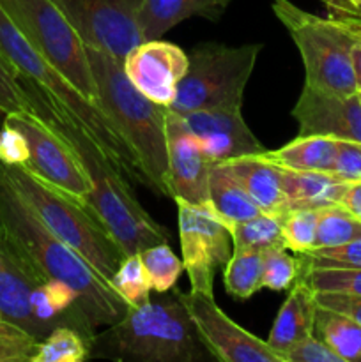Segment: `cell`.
I'll list each match as a JSON object with an SVG mask.
<instances>
[{"instance_id": "1", "label": "cell", "mask_w": 361, "mask_h": 362, "mask_svg": "<svg viewBox=\"0 0 361 362\" xmlns=\"http://www.w3.org/2000/svg\"><path fill=\"white\" fill-rule=\"evenodd\" d=\"M0 237L39 281H62L76 292V308L92 329L126 315L130 304L69 244L53 235L0 173Z\"/></svg>"}, {"instance_id": "2", "label": "cell", "mask_w": 361, "mask_h": 362, "mask_svg": "<svg viewBox=\"0 0 361 362\" xmlns=\"http://www.w3.org/2000/svg\"><path fill=\"white\" fill-rule=\"evenodd\" d=\"M25 80V78H21ZM34 112L66 140L92 184L87 207L98 214L124 255H140L147 247L168 243L170 232L156 223L134 197L126 177L101 145L52 98L25 80Z\"/></svg>"}, {"instance_id": "3", "label": "cell", "mask_w": 361, "mask_h": 362, "mask_svg": "<svg viewBox=\"0 0 361 362\" xmlns=\"http://www.w3.org/2000/svg\"><path fill=\"white\" fill-rule=\"evenodd\" d=\"M98 103L133 151L147 186L170 197L166 113L168 106L145 98L127 80L122 62L108 53L87 46Z\"/></svg>"}, {"instance_id": "4", "label": "cell", "mask_w": 361, "mask_h": 362, "mask_svg": "<svg viewBox=\"0 0 361 362\" xmlns=\"http://www.w3.org/2000/svg\"><path fill=\"white\" fill-rule=\"evenodd\" d=\"M0 52L16 67L20 78L34 83L39 90L62 106L81 127L91 133V136L101 145L103 151L108 154L113 165L122 172L126 179L138 180L147 186V180L138 166L133 151L108 115L103 112L101 106L85 98L62 73H59L48 60L42 59L25 39V35L18 30L11 18L4 13L2 7H0Z\"/></svg>"}, {"instance_id": "5", "label": "cell", "mask_w": 361, "mask_h": 362, "mask_svg": "<svg viewBox=\"0 0 361 362\" xmlns=\"http://www.w3.org/2000/svg\"><path fill=\"white\" fill-rule=\"evenodd\" d=\"M0 173L27 202L42 225L78 251L110 283L126 255L98 214L78 198L50 186L25 166H9L0 161Z\"/></svg>"}, {"instance_id": "6", "label": "cell", "mask_w": 361, "mask_h": 362, "mask_svg": "<svg viewBox=\"0 0 361 362\" xmlns=\"http://www.w3.org/2000/svg\"><path fill=\"white\" fill-rule=\"evenodd\" d=\"M110 334L120 356L144 362H193L205 349L176 292L130 306Z\"/></svg>"}, {"instance_id": "7", "label": "cell", "mask_w": 361, "mask_h": 362, "mask_svg": "<svg viewBox=\"0 0 361 362\" xmlns=\"http://www.w3.org/2000/svg\"><path fill=\"white\" fill-rule=\"evenodd\" d=\"M273 13L289 30L304 66V85L340 95L357 94L354 39L331 18L306 13L290 0H273Z\"/></svg>"}, {"instance_id": "8", "label": "cell", "mask_w": 361, "mask_h": 362, "mask_svg": "<svg viewBox=\"0 0 361 362\" xmlns=\"http://www.w3.org/2000/svg\"><path fill=\"white\" fill-rule=\"evenodd\" d=\"M264 48L262 42L225 46L205 42L191 49L190 66L168 110L184 115L209 108H241L244 88Z\"/></svg>"}, {"instance_id": "9", "label": "cell", "mask_w": 361, "mask_h": 362, "mask_svg": "<svg viewBox=\"0 0 361 362\" xmlns=\"http://www.w3.org/2000/svg\"><path fill=\"white\" fill-rule=\"evenodd\" d=\"M0 7L42 59L99 105L87 46L52 0H0Z\"/></svg>"}, {"instance_id": "10", "label": "cell", "mask_w": 361, "mask_h": 362, "mask_svg": "<svg viewBox=\"0 0 361 362\" xmlns=\"http://www.w3.org/2000/svg\"><path fill=\"white\" fill-rule=\"evenodd\" d=\"M180 253L193 292L214 296V276L232 257V239L214 209L176 202Z\"/></svg>"}, {"instance_id": "11", "label": "cell", "mask_w": 361, "mask_h": 362, "mask_svg": "<svg viewBox=\"0 0 361 362\" xmlns=\"http://www.w3.org/2000/svg\"><path fill=\"white\" fill-rule=\"evenodd\" d=\"M85 46L122 62L142 39L138 14L144 0H52Z\"/></svg>"}, {"instance_id": "12", "label": "cell", "mask_w": 361, "mask_h": 362, "mask_svg": "<svg viewBox=\"0 0 361 362\" xmlns=\"http://www.w3.org/2000/svg\"><path fill=\"white\" fill-rule=\"evenodd\" d=\"M6 122L20 129L27 138L30 156L25 168L50 186L85 204L92 191V184L66 140L59 136L35 112L6 115Z\"/></svg>"}, {"instance_id": "13", "label": "cell", "mask_w": 361, "mask_h": 362, "mask_svg": "<svg viewBox=\"0 0 361 362\" xmlns=\"http://www.w3.org/2000/svg\"><path fill=\"white\" fill-rule=\"evenodd\" d=\"M176 296L186 308L191 322L204 343L205 350L223 362H285L276 354L268 341L257 338L250 331L241 327L222 308L216 304L214 296L202 292Z\"/></svg>"}, {"instance_id": "14", "label": "cell", "mask_w": 361, "mask_h": 362, "mask_svg": "<svg viewBox=\"0 0 361 362\" xmlns=\"http://www.w3.org/2000/svg\"><path fill=\"white\" fill-rule=\"evenodd\" d=\"M170 198L198 207H211L209 175L212 163L205 158L193 131L179 113H166Z\"/></svg>"}, {"instance_id": "15", "label": "cell", "mask_w": 361, "mask_h": 362, "mask_svg": "<svg viewBox=\"0 0 361 362\" xmlns=\"http://www.w3.org/2000/svg\"><path fill=\"white\" fill-rule=\"evenodd\" d=\"M190 59L183 48L161 39L142 41L122 60L124 73L134 88L158 105L170 106Z\"/></svg>"}, {"instance_id": "16", "label": "cell", "mask_w": 361, "mask_h": 362, "mask_svg": "<svg viewBox=\"0 0 361 362\" xmlns=\"http://www.w3.org/2000/svg\"><path fill=\"white\" fill-rule=\"evenodd\" d=\"M297 134L361 141L360 95H340L304 85L292 108Z\"/></svg>"}, {"instance_id": "17", "label": "cell", "mask_w": 361, "mask_h": 362, "mask_svg": "<svg viewBox=\"0 0 361 362\" xmlns=\"http://www.w3.org/2000/svg\"><path fill=\"white\" fill-rule=\"evenodd\" d=\"M180 117L193 131L202 152L212 165L264 151V145L244 122L241 108L237 106L197 110Z\"/></svg>"}, {"instance_id": "18", "label": "cell", "mask_w": 361, "mask_h": 362, "mask_svg": "<svg viewBox=\"0 0 361 362\" xmlns=\"http://www.w3.org/2000/svg\"><path fill=\"white\" fill-rule=\"evenodd\" d=\"M39 281L34 272L0 237V315L2 320L42 341L46 331L35 320L30 308L32 290Z\"/></svg>"}, {"instance_id": "19", "label": "cell", "mask_w": 361, "mask_h": 362, "mask_svg": "<svg viewBox=\"0 0 361 362\" xmlns=\"http://www.w3.org/2000/svg\"><path fill=\"white\" fill-rule=\"evenodd\" d=\"M216 165H222L246 189V193L257 202L262 212L283 216L289 211L285 193H283L282 168L262 161L255 156L229 159Z\"/></svg>"}, {"instance_id": "20", "label": "cell", "mask_w": 361, "mask_h": 362, "mask_svg": "<svg viewBox=\"0 0 361 362\" xmlns=\"http://www.w3.org/2000/svg\"><path fill=\"white\" fill-rule=\"evenodd\" d=\"M315 313H317V303H315L314 290L299 278L290 286L289 297L276 315L275 324L269 332L268 345L285 361V352L290 346L314 334Z\"/></svg>"}, {"instance_id": "21", "label": "cell", "mask_w": 361, "mask_h": 362, "mask_svg": "<svg viewBox=\"0 0 361 362\" xmlns=\"http://www.w3.org/2000/svg\"><path fill=\"white\" fill-rule=\"evenodd\" d=\"M230 0H144L138 14L142 39H159L165 32L191 16L218 20Z\"/></svg>"}, {"instance_id": "22", "label": "cell", "mask_w": 361, "mask_h": 362, "mask_svg": "<svg viewBox=\"0 0 361 362\" xmlns=\"http://www.w3.org/2000/svg\"><path fill=\"white\" fill-rule=\"evenodd\" d=\"M338 151V140L331 136H303L297 134L292 141L276 151L264 148L255 158L296 172H333Z\"/></svg>"}, {"instance_id": "23", "label": "cell", "mask_w": 361, "mask_h": 362, "mask_svg": "<svg viewBox=\"0 0 361 362\" xmlns=\"http://www.w3.org/2000/svg\"><path fill=\"white\" fill-rule=\"evenodd\" d=\"M283 193L290 209H322L338 205L349 184L331 172L282 170Z\"/></svg>"}, {"instance_id": "24", "label": "cell", "mask_w": 361, "mask_h": 362, "mask_svg": "<svg viewBox=\"0 0 361 362\" xmlns=\"http://www.w3.org/2000/svg\"><path fill=\"white\" fill-rule=\"evenodd\" d=\"M209 197H211V207L223 219L225 226L262 214V209L258 207L257 202L222 165L211 166Z\"/></svg>"}, {"instance_id": "25", "label": "cell", "mask_w": 361, "mask_h": 362, "mask_svg": "<svg viewBox=\"0 0 361 362\" xmlns=\"http://www.w3.org/2000/svg\"><path fill=\"white\" fill-rule=\"evenodd\" d=\"M314 334L343 362H361V325L357 322L317 306Z\"/></svg>"}, {"instance_id": "26", "label": "cell", "mask_w": 361, "mask_h": 362, "mask_svg": "<svg viewBox=\"0 0 361 362\" xmlns=\"http://www.w3.org/2000/svg\"><path fill=\"white\" fill-rule=\"evenodd\" d=\"M234 251H264L285 247L282 233V216L262 214L227 226ZM287 250V247H285Z\"/></svg>"}, {"instance_id": "27", "label": "cell", "mask_w": 361, "mask_h": 362, "mask_svg": "<svg viewBox=\"0 0 361 362\" xmlns=\"http://www.w3.org/2000/svg\"><path fill=\"white\" fill-rule=\"evenodd\" d=\"M94 339L74 327H57L39 341L30 362H81L91 356Z\"/></svg>"}, {"instance_id": "28", "label": "cell", "mask_w": 361, "mask_h": 362, "mask_svg": "<svg viewBox=\"0 0 361 362\" xmlns=\"http://www.w3.org/2000/svg\"><path fill=\"white\" fill-rule=\"evenodd\" d=\"M223 285L234 299L246 300L262 288L260 251H232L223 271Z\"/></svg>"}, {"instance_id": "29", "label": "cell", "mask_w": 361, "mask_h": 362, "mask_svg": "<svg viewBox=\"0 0 361 362\" xmlns=\"http://www.w3.org/2000/svg\"><path fill=\"white\" fill-rule=\"evenodd\" d=\"M361 237V219L343 209L342 205H329L319 209L317 235L314 247L338 246ZM311 247V250H314Z\"/></svg>"}, {"instance_id": "30", "label": "cell", "mask_w": 361, "mask_h": 362, "mask_svg": "<svg viewBox=\"0 0 361 362\" xmlns=\"http://www.w3.org/2000/svg\"><path fill=\"white\" fill-rule=\"evenodd\" d=\"M110 286L130 306H142L151 300L152 283L140 255H126L110 279Z\"/></svg>"}, {"instance_id": "31", "label": "cell", "mask_w": 361, "mask_h": 362, "mask_svg": "<svg viewBox=\"0 0 361 362\" xmlns=\"http://www.w3.org/2000/svg\"><path fill=\"white\" fill-rule=\"evenodd\" d=\"M304 269L303 255L292 257L285 247H273L262 253V288L273 292L290 290V286L301 278Z\"/></svg>"}, {"instance_id": "32", "label": "cell", "mask_w": 361, "mask_h": 362, "mask_svg": "<svg viewBox=\"0 0 361 362\" xmlns=\"http://www.w3.org/2000/svg\"><path fill=\"white\" fill-rule=\"evenodd\" d=\"M144 267L151 278L152 290L156 293H166L173 288L179 276L184 272V264L173 253L168 243L156 244L140 253Z\"/></svg>"}, {"instance_id": "33", "label": "cell", "mask_w": 361, "mask_h": 362, "mask_svg": "<svg viewBox=\"0 0 361 362\" xmlns=\"http://www.w3.org/2000/svg\"><path fill=\"white\" fill-rule=\"evenodd\" d=\"M319 209H290L282 216L283 244L289 251L304 255L315 246Z\"/></svg>"}, {"instance_id": "34", "label": "cell", "mask_w": 361, "mask_h": 362, "mask_svg": "<svg viewBox=\"0 0 361 362\" xmlns=\"http://www.w3.org/2000/svg\"><path fill=\"white\" fill-rule=\"evenodd\" d=\"M301 279L314 292H343L361 296V269L311 267L304 262Z\"/></svg>"}, {"instance_id": "35", "label": "cell", "mask_w": 361, "mask_h": 362, "mask_svg": "<svg viewBox=\"0 0 361 362\" xmlns=\"http://www.w3.org/2000/svg\"><path fill=\"white\" fill-rule=\"evenodd\" d=\"M30 112H34V106L25 85H21L16 67L0 52V113L13 115Z\"/></svg>"}, {"instance_id": "36", "label": "cell", "mask_w": 361, "mask_h": 362, "mask_svg": "<svg viewBox=\"0 0 361 362\" xmlns=\"http://www.w3.org/2000/svg\"><path fill=\"white\" fill-rule=\"evenodd\" d=\"M303 258L311 267L361 269V237L338 246L314 247Z\"/></svg>"}, {"instance_id": "37", "label": "cell", "mask_w": 361, "mask_h": 362, "mask_svg": "<svg viewBox=\"0 0 361 362\" xmlns=\"http://www.w3.org/2000/svg\"><path fill=\"white\" fill-rule=\"evenodd\" d=\"M39 341L21 329L4 322L0 336V362H30Z\"/></svg>"}, {"instance_id": "38", "label": "cell", "mask_w": 361, "mask_h": 362, "mask_svg": "<svg viewBox=\"0 0 361 362\" xmlns=\"http://www.w3.org/2000/svg\"><path fill=\"white\" fill-rule=\"evenodd\" d=\"M347 184L361 182V141L338 140L333 172Z\"/></svg>"}, {"instance_id": "39", "label": "cell", "mask_w": 361, "mask_h": 362, "mask_svg": "<svg viewBox=\"0 0 361 362\" xmlns=\"http://www.w3.org/2000/svg\"><path fill=\"white\" fill-rule=\"evenodd\" d=\"M28 141L21 134L20 129H16L11 124L4 122L0 127V161L9 166H25L28 161Z\"/></svg>"}, {"instance_id": "40", "label": "cell", "mask_w": 361, "mask_h": 362, "mask_svg": "<svg viewBox=\"0 0 361 362\" xmlns=\"http://www.w3.org/2000/svg\"><path fill=\"white\" fill-rule=\"evenodd\" d=\"M285 362H343L322 341L319 336L310 334L290 346L285 352Z\"/></svg>"}, {"instance_id": "41", "label": "cell", "mask_w": 361, "mask_h": 362, "mask_svg": "<svg viewBox=\"0 0 361 362\" xmlns=\"http://www.w3.org/2000/svg\"><path fill=\"white\" fill-rule=\"evenodd\" d=\"M319 308L335 311L361 325V296L343 292H314Z\"/></svg>"}, {"instance_id": "42", "label": "cell", "mask_w": 361, "mask_h": 362, "mask_svg": "<svg viewBox=\"0 0 361 362\" xmlns=\"http://www.w3.org/2000/svg\"><path fill=\"white\" fill-rule=\"evenodd\" d=\"M328 9V18L338 23L350 37L361 45V13L347 0H322Z\"/></svg>"}, {"instance_id": "43", "label": "cell", "mask_w": 361, "mask_h": 362, "mask_svg": "<svg viewBox=\"0 0 361 362\" xmlns=\"http://www.w3.org/2000/svg\"><path fill=\"white\" fill-rule=\"evenodd\" d=\"M338 205H342L343 209H347V211L353 212L354 216L361 219V182L349 184Z\"/></svg>"}, {"instance_id": "44", "label": "cell", "mask_w": 361, "mask_h": 362, "mask_svg": "<svg viewBox=\"0 0 361 362\" xmlns=\"http://www.w3.org/2000/svg\"><path fill=\"white\" fill-rule=\"evenodd\" d=\"M353 67H354V76H356L357 92H361V45L360 42H354L353 46Z\"/></svg>"}, {"instance_id": "45", "label": "cell", "mask_w": 361, "mask_h": 362, "mask_svg": "<svg viewBox=\"0 0 361 362\" xmlns=\"http://www.w3.org/2000/svg\"><path fill=\"white\" fill-rule=\"evenodd\" d=\"M347 2H349L350 6H354V7H360L361 6V0H347Z\"/></svg>"}, {"instance_id": "46", "label": "cell", "mask_w": 361, "mask_h": 362, "mask_svg": "<svg viewBox=\"0 0 361 362\" xmlns=\"http://www.w3.org/2000/svg\"><path fill=\"white\" fill-rule=\"evenodd\" d=\"M2 329H4V320H2V315H0V336H2Z\"/></svg>"}, {"instance_id": "47", "label": "cell", "mask_w": 361, "mask_h": 362, "mask_svg": "<svg viewBox=\"0 0 361 362\" xmlns=\"http://www.w3.org/2000/svg\"><path fill=\"white\" fill-rule=\"evenodd\" d=\"M356 11H360V13H361V6H360V7H356Z\"/></svg>"}, {"instance_id": "48", "label": "cell", "mask_w": 361, "mask_h": 362, "mask_svg": "<svg viewBox=\"0 0 361 362\" xmlns=\"http://www.w3.org/2000/svg\"><path fill=\"white\" fill-rule=\"evenodd\" d=\"M357 95H360V101H361V92H357Z\"/></svg>"}]
</instances>
